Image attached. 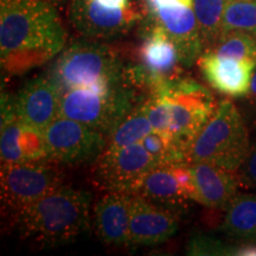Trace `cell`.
Wrapping results in <instances>:
<instances>
[{"instance_id":"8","label":"cell","mask_w":256,"mask_h":256,"mask_svg":"<svg viewBox=\"0 0 256 256\" xmlns=\"http://www.w3.org/2000/svg\"><path fill=\"white\" fill-rule=\"evenodd\" d=\"M56 164L52 160L2 164V208L16 216L40 198L63 186L64 176Z\"/></svg>"},{"instance_id":"23","label":"cell","mask_w":256,"mask_h":256,"mask_svg":"<svg viewBox=\"0 0 256 256\" xmlns=\"http://www.w3.org/2000/svg\"><path fill=\"white\" fill-rule=\"evenodd\" d=\"M230 31L248 32L256 38V0H226L220 34Z\"/></svg>"},{"instance_id":"31","label":"cell","mask_w":256,"mask_h":256,"mask_svg":"<svg viewBox=\"0 0 256 256\" xmlns=\"http://www.w3.org/2000/svg\"><path fill=\"white\" fill-rule=\"evenodd\" d=\"M96 2L110 8H127L132 6L130 0H96Z\"/></svg>"},{"instance_id":"24","label":"cell","mask_w":256,"mask_h":256,"mask_svg":"<svg viewBox=\"0 0 256 256\" xmlns=\"http://www.w3.org/2000/svg\"><path fill=\"white\" fill-rule=\"evenodd\" d=\"M206 50L256 64V38L248 32L230 31L220 34L218 40Z\"/></svg>"},{"instance_id":"33","label":"cell","mask_w":256,"mask_h":256,"mask_svg":"<svg viewBox=\"0 0 256 256\" xmlns=\"http://www.w3.org/2000/svg\"><path fill=\"white\" fill-rule=\"evenodd\" d=\"M46 2H51V4H54L55 6H60V5L66 4V0H46Z\"/></svg>"},{"instance_id":"27","label":"cell","mask_w":256,"mask_h":256,"mask_svg":"<svg viewBox=\"0 0 256 256\" xmlns=\"http://www.w3.org/2000/svg\"><path fill=\"white\" fill-rule=\"evenodd\" d=\"M238 246H229L220 240L210 236L196 235L194 236L186 246V254L194 256L210 255H235Z\"/></svg>"},{"instance_id":"25","label":"cell","mask_w":256,"mask_h":256,"mask_svg":"<svg viewBox=\"0 0 256 256\" xmlns=\"http://www.w3.org/2000/svg\"><path fill=\"white\" fill-rule=\"evenodd\" d=\"M140 144L159 164L188 162L186 153L170 133L152 130L142 138Z\"/></svg>"},{"instance_id":"17","label":"cell","mask_w":256,"mask_h":256,"mask_svg":"<svg viewBox=\"0 0 256 256\" xmlns=\"http://www.w3.org/2000/svg\"><path fill=\"white\" fill-rule=\"evenodd\" d=\"M197 64L204 80L220 94L230 98L248 96L255 63L204 50Z\"/></svg>"},{"instance_id":"28","label":"cell","mask_w":256,"mask_h":256,"mask_svg":"<svg viewBox=\"0 0 256 256\" xmlns=\"http://www.w3.org/2000/svg\"><path fill=\"white\" fill-rule=\"evenodd\" d=\"M241 186L256 190V142L250 146L249 153L241 168L236 172Z\"/></svg>"},{"instance_id":"3","label":"cell","mask_w":256,"mask_h":256,"mask_svg":"<svg viewBox=\"0 0 256 256\" xmlns=\"http://www.w3.org/2000/svg\"><path fill=\"white\" fill-rule=\"evenodd\" d=\"M60 92L75 89L107 94L128 84L120 54L98 40H80L66 46L46 72Z\"/></svg>"},{"instance_id":"18","label":"cell","mask_w":256,"mask_h":256,"mask_svg":"<svg viewBox=\"0 0 256 256\" xmlns=\"http://www.w3.org/2000/svg\"><path fill=\"white\" fill-rule=\"evenodd\" d=\"M133 194L107 191L92 208V223L96 234L110 247L128 246L130 240V206Z\"/></svg>"},{"instance_id":"22","label":"cell","mask_w":256,"mask_h":256,"mask_svg":"<svg viewBox=\"0 0 256 256\" xmlns=\"http://www.w3.org/2000/svg\"><path fill=\"white\" fill-rule=\"evenodd\" d=\"M226 0H194V11L200 25L204 50L218 40Z\"/></svg>"},{"instance_id":"29","label":"cell","mask_w":256,"mask_h":256,"mask_svg":"<svg viewBox=\"0 0 256 256\" xmlns=\"http://www.w3.org/2000/svg\"><path fill=\"white\" fill-rule=\"evenodd\" d=\"M142 2L145 6V12L174 5H188L194 8V0H142Z\"/></svg>"},{"instance_id":"21","label":"cell","mask_w":256,"mask_h":256,"mask_svg":"<svg viewBox=\"0 0 256 256\" xmlns=\"http://www.w3.org/2000/svg\"><path fill=\"white\" fill-rule=\"evenodd\" d=\"M153 130L142 106V98L107 136L104 151H118L138 144Z\"/></svg>"},{"instance_id":"2","label":"cell","mask_w":256,"mask_h":256,"mask_svg":"<svg viewBox=\"0 0 256 256\" xmlns=\"http://www.w3.org/2000/svg\"><path fill=\"white\" fill-rule=\"evenodd\" d=\"M92 194L60 186L14 216L19 232L43 246L57 247L75 241L89 228Z\"/></svg>"},{"instance_id":"20","label":"cell","mask_w":256,"mask_h":256,"mask_svg":"<svg viewBox=\"0 0 256 256\" xmlns=\"http://www.w3.org/2000/svg\"><path fill=\"white\" fill-rule=\"evenodd\" d=\"M222 232L243 242H256V194H238L226 208Z\"/></svg>"},{"instance_id":"6","label":"cell","mask_w":256,"mask_h":256,"mask_svg":"<svg viewBox=\"0 0 256 256\" xmlns=\"http://www.w3.org/2000/svg\"><path fill=\"white\" fill-rule=\"evenodd\" d=\"M140 98L136 89L130 84L121 86L107 94L75 89L60 92V115L108 136Z\"/></svg>"},{"instance_id":"4","label":"cell","mask_w":256,"mask_h":256,"mask_svg":"<svg viewBox=\"0 0 256 256\" xmlns=\"http://www.w3.org/2000/svg\"><path fill=\"white\" fill-rule=\"evenodd\" d=\"M249 150L248 130L241 114L232 102L223 100L191 145L188 162H209L236 174Z\"/></svg>"},{"instance_id":"13","label":"cell","mask_w":256,"mask_h":256,"mask_svg":"<svg viewBox=\"0 0 256 256\" xmlns=\"http://www.w3.org/2000/svg\"><path fill=\"white\" fill-rule=\"evenodd\" d=\"M2 164H19L50 160L44 132L24 124L14 113L12 98L2 92Z\"/></svg>"},{"instance_id":"30","label":"cell","mask_w":256,"mask_h":256,"mask_svg":"<svg viewBox=\"0 0 256 256\" xmlns=\"http://www.w3.org/2000/svg\"><path fill=\"white\" fill-rule=\"evenodd\" d=\"M236 256H256V242H244L238 246Z\"/></svg>"},{"instance_id":"16","label":"cell","mask_w":256,"mask_h":256,"mask_svg":"<svg viewBox=\"0 0 256 256\" xmlns=\"http://www.w3.org/2000/svg\"><path fill=\"white\" fill-rule=\"evenodd\" d=\"M12 104L19 120L44 132L60 116V92L48 75H42L28 81Z\"/></svg>"},{"instance_id":"32","label":"cell","mask_w":256,"mask_h":256,"mask_svg":"<svg viewBox=\"0 0 256 256\" xmlns=\"http://www.w3.org/2000/svg\"><path fill=\"white\" fill-rule=\"evenodd\" d=\"M248 98L252 102L256 104V68L254 70V74H252V82H250V89H249Z\"/></svg>"},{"instance_id":"7","label":"cell","mask_w":256,"mask_h":256,"mask_svg":"<svg viewBox=\"0 0 256 256\" xmlns=\"http://www.w3.org/2000/svg\"><path fill=\"white\" fill-rule=\"evenodd\" d=\"M142 42L136 50L138 63L126 66V81L133 88L151 92L156 86L180 74V55L164 28L144 19Z\"/></svg>"},{"instance_id":"9","label":"cell","mask_w":256,"mask_h":256,"mask_svg":"<svg viewBox=\"0 0 256 256\" xmlns=\"http://www.w3.org/2000/svg\"><path fill=\"white\" fill-rule=\"evenodd\" d=\"M48 156L57 164L95 162L107 145V136L60 115L44 130Z\"/></svg>"},{"instance_id":"12","label":"cell","mask_w":256,"mask_h":256,"mask_svg":"<svg viewBox=\"0 0 256 256\" xmlns=\"http://www.w3.org/2000/svg\"><path fill=\"white\" fill-rule=\"evenodd\" d=\"M159 162L142 144H133L118 151H104L95 162V179L104 190L127 192L133 188Z\"/></svg>"},{"instance_id":"26","label":"cell","mask_w":256,"mask_h":256,"mask_svg":"<svg viewBox=\"0 0 256 256\" xmlns=\"http://www.w3.org/2000/svg\"><path fill=\"white\" fill-rule=\"evenodd\" d=\"M142 106L153 130L170 133L172 116L168 102L156 92H150L145 98H142Z\"/></svg>"},{"instance_id":"10","label":"cell","mask_w":256,"mask_h":256,"mask_svg":"<svg viewBox=\"0 0 256 256\" xmlns=\"http://www.w3.org/2000/svg\"><path fill=\"white\" fill-rule=\"evenodd\" d=\"M68 17L83 38L98 42L124 36L142 20L133 6L110 8L96 0H70Z\"/></svg>"},{"instance_id":"19","label":"cell","mask_w":256,"mask_h":256,"mask_svg":"<svg viewBox=\"0 0 256 256\" xmlns=\"http://www.w3.org/2000/svg\"><path fill=\"white\" fill-rule=\"evenodd\" d=\"M194 202L210 209H226L238 194L240 184L235 172L209 162H191Z\"/></svg>"},{"instance_id":"5","label":"cell","mask_w":256,"mask_h":256,"mask_svg":"<svg viewBox=\"0 0 256 256\" xmlns=\"http://www.w3.org/2000/svg\"><path fill=\"white\" fill-rule=\"evenodd\" d=\"M151 92L168 104L172 116L170 133L188 156L194 139L216 110L212 94L200 82L179 76L160 83Z\"/></svg>"},{"instance_id":"15","label":"cell","mask_w":256,"mask_h":256,"mask_svg":"<svg viewBox=\"0 0 256 256\" xmlns=\"http://www.w3.org/2000/svg\"><path fill=\"white\" fill-rule=\"evenodd\" d=\"M178 230L177 212L133 194L128 246L151 247L162 244L176 235Z\"/></svg>"},{"instance_id":"14","label":"cell","mask_w":256,"mask_h":256,"mask_svg":"<svg viewBox=\"0 0 256 256\" xmlns=\"http://www.w3.org/2000/svg\"><path fill=\"white\" fill-rule=\"evenodd\" d=\"M146 19L164 28L176 44L184 68H190L204 51L200 25L194 8L174 5L146 12Z\"/></svg>"},{"instance_id":"1","label":"cell","mask_w":256,"mask_h":256,"mask_svg":"<svg viewBox=\"0 0 256 256\" xmlns=\"http://www.w3.org/2000/svg\"><path fill=\"white\" fill-rule=\"evenodd\" d=\"M66 43L57 6L46 0H0V60L8 75L50 62Z\"/></svg>"},{"instance_id":"11","label":"cell","mask_w":256,"mask_h":256,"mask_svg":"<svg viewBox=\"0 0 256 256\" xmlns=\"http://www.w3.org/2000/svg\"><path fill=\"white\" fill-rule=\"evenodd\" d=\"M132 194L174 212L194 200V178L190 162L159 164L150 170L133 188Z\"/></svg>"}]
</instances>
